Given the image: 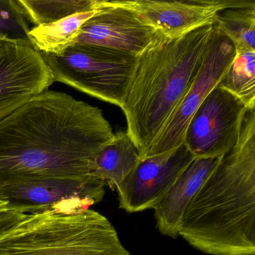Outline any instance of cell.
Returning <instances> with one entry per match:
<instances>
[{"mask_svg":"<svg viewBox=\"0 0 255 255\" xmlns=\"http://www.w3.org/2000/svg\"><path fill=\"white\" fill-rule=\"evenodd\" d=\"M214 26L225 35L235 50H255V1L231 7L216 14Z\"/></svg>","mask_w":255,"mask_h":255,"instance_id":"16","label":"cell"},{"mask_svg":"<svg viewBox=\"0 0 255 255\" xmlns=\"http://www.w3.org/2000/svg\"><path fill=\"white\" fill-rule=\"evenodd\" d=\"M234 56L235 48L231 41L214 26L195 79L144 158L165 153L183 144L185 132L191 119L206 97L219 84Z\"/></svg>","mask_w":255,"mask_h":255,"instance_id":"8","label":"cell"},{"mask_svg":"<svg viewBox=\"0 0 255 255\" xmlns=\"http://www.w3.org/2000/svg\"><path fill=\"white\" fill-rule=\"evenodd\" d=\"M17 2L29 23L35 26L95 11L98 5V0H17Z\"/></svg>","mask_w":255,"mask_h":255,"instance_id":"18","label":"cell"},{"mask_svg":"<svg viewBox=\"0 0 255 255\" xmlns=\"http://www.w3.org/2000/svg\"><path fill=\"white\" fill-rule=\"evenodd\" d=\"M218 86L238 98L248 110H255V50H235Z\"/></svg>","mask_w":255,"mask_h":255,"instance_id":"17","label":"cell"},{"mask_svg":"<svg viewBox=\"0 0 255 255\" xmlns=\"http://www.w3.org/2000/svg\"><path fill=\"white\" fill-rule=\"evenodd\" d=\"M5 41H6V40L4 39V38H0V47L2 45V44H3Z\"/></svg>","mask_w":255,"mask_h":255,"instance_id":"21","label":"cell"},{"mask_svg":"<svg viewBox=\"0 0 255 255\" xmlns=\"http://www.w3.org/2000/svg\"><path fill=\"white\" fill-rule=\"evenodd\" d=\"M114 134L98 107L45 91L0 121V188L29 177L89 178Z\"/></svg>","mask_w":255,"mask_h":255,"instance_id":"1","label":"cell"},{"mask_svg":"<svg viewBox=\"0 0 255 255\" xmlns=\"http://www.w3.org/2000/svg\"><path fill=\"white\" fill-rule=\"evenodd\" d=\"M195 159L183 144L165 153L140 159L116 189L120 208L129 213L154 208Z\"/></svg>","mask_w":255,"mask_h":255,"instance_id":"10","label":"cell"},{"mask_svg":"<svg viewBox=\"0 0 255 255\" xmlns=\"http://www.w3.org/2000/svg\"><path fill=\"white\" fill-rule=\"evenodd\" d=\"M95 11L73 14L49 24L34 26L28 34L29 41L44 55H59L74 44L80 29Z\"/></svg>","mask_w":255,"mask_h":255,"instance_id":"15","label":"cell"},{"mask_svg":"<svg viewBox=\"0 0 255 255\" xmlns=\"http://www.w3.org/2000/svg\"><path fill=\"white\" fill-rule=\"evenodd\" d=\"M159 34L116 0H98L96 12L82 26L73 45L99 46L137 56Z\"/></svg>","mask_w":255,"mask_h":255,"instance_id":"11","label":"cell"},{"mask_svg":"<svg viewBox=\"0 0 255 255\" xmlns=\"http://www.w3.org/2000/svg\"><path fill=\"white\" fill-rule=\"evenodd\" d=\"M103 182L62 177L21 179L0 188L7 209L28 214H76L100 202L105 194Z\"/></svg>","mask_w":255,"mask_h":255,"instance_id":"6","label":"cell"},{"mask_svg":"<svg viewBox=\"0 0 255 255\" xmlns=\"http://www.w3.org/2000/svg\"><path fill=\"white\" fill-rule=\"evenodd\" d=\"M254 0H116L135 11L147 24L168 38H179L195 29L214 24L225 8L242 6Z\"/></svg>","mask_w":255,"mask_h":255,"instance_id":"12","label":"cell"},{"mask_svg":"<svg viewBox=\"0 0 255 255\" xmlns=\"http://www.w3.org/2000/svg\"><path fill=\"white\" fill-rule=\"evenodd\" d=\"M218 158H195L153 208L158 229L163 235L173 238L179 236L185 210L214 168Z\"/></svg>","mask_w":255,"mask_h":255,"instance_id":"13","label":"cell"},{"mask_svg":"<svg viewBox=\"0 0 255 255\" xmlns=\"http://www.w3.org/2000/svg\"><path fill=\"white\" fill-rule=\"evenodd\" d=\"M0 255H131L111 222L93 210L27 214L0 237Z\"/></svg>","mask_w":255,"mask_h":255,"instance_id":"4","label":"cell"},{"mask_svg":"<svg viewBox=\"0 0 255 255\" xmlns=\"http://www.w3.org/2000/svg\"><path fill=\"white\" fill-rule=\"evenodd\" d=\"M54 82L42 54L30 43L5 41L0 47V121Z\"/></svg>","mask_w":255,"mask_h":255,"instance_id":"9","label":"cell"},{"mask_svg":"<svg viewBox=\"0 0 255 255\" xmlns=\"http://www.w3.org/2000/svg\"><path fill=\"white\" fill-rule=\"evenodd\" d=\"M248 108L219 86L213 88L192 116L183 144L195 158H218L240 138Z\"/></svg>","mask_w":255,"mask_h":255,"instance_id":"7","label":"cell"},{"mask_svg":"<svg viewBox=\"0 0 255 255\" xmlns=\"http://www.w3.org/2000/svg\"><path fill=\"white\" fill-rule=\"evenodd\" d=\"M55 82L122 107L137 56L107 47L77 44L59 55L42 54Z\"/></svg>","mask_w":255,"mask_h":255,"instance_id":"5","label":"cell"},{"mask_svg":"<svg viewBox=\"0 0 255 255\" xmlns=\"http://www.w3.org/2000/svg\"><path fill=\"white\" fill-rule=\"evenodd\" d=\"M139 153L129 134L119 132L99 152L92 165L90 177L117 189L139 162Z\"/></svg>","mask_w":255,"mask_h":255,"instance_id":"14","label":"cell"},{"mask_svg":"<svg viewBox=\"0 0 255 255\" xmlns=\"http://www.w3.org/2000/svg\"><path fill=\"white\" fill-rule=\"evenodd\" d=\"M181 236L212 255H255V110L183 213Z\"/></svg>","mask_w":255,"mask_h":255,"instance_id":"2","label":"cell"},{"mask_svg":"<svg viewBox=\"0 0 255 255\" xmlns=\"http://www.w3.org/2000/svg\"><path fill=\"white\" fill-rule=\"evenodd\" d=\"M7 208V204L2 200H0V210Z\"/></svg>","mask_w":255,"mask_h":255,"instance_id":"20","label":"cell"},{"mask_svg":"<svg viewBox=\"0 0 255 255\" xmlns=\"http://www.w3.org/2000/svg\"><path fill=\"white\" fill-rule=\"evenodd\" d=\"M29 24L17 0H0V38L30 43Z\"/></svg>","mask_w":255,"mask_h":255,"instance_id":"19","label":"cell"},{"mask_svg":"<svg viewBox=\"0 0 255 255\" xmlns=\"http://www.w3.org/2000/svg\"><path fill=\"white\" fill-rule=\"evenodd\" d=\"M213 25L168 38L159 34L137 56L122 109L141 159L181 102L202 63Z\"/></svg>","mask_w":255,"mask_h":255,"instance_id":"3","label":"cell"}]
</instances>
